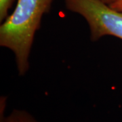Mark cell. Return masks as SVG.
I'll use <instances>...</instances> for the list:
<instances>
[{"instance_id":"obj_4","label":"cell","mask_w":122,"mask_h":122,"mask_svg":"<svg viewBox=\"0 0 122 122\" xmlns=\"http://www.w3.org/2000/svg\"><path fill=\"white\" fill-rule=\"evenodd\" d=\"M14 0H0V21L2 22L8 16V11L11 8Z\"/></svg>"},{"instance_id":"obj_3","label":"cell","mask_w":122,"mask_h":122,"mask_svg":"<svg viewBox=\"0 0 122 122\" xmlns=\"http://www.w3.org/2000/svg\"><path fill=\"white\" fill-rule=\"evenodd\" d=\"M0 122H39L25 110L14 109L8 116L1 114Z\"/></svg>"},{"instance_id":"obj_1","label":"cell","mask_w":122,"mask_h":122,"mask_svg":"<svg viewBox=\"0 0 122 122\" xmlns=\"http://www.w3.org/2000/svg\"><path fill=\"white\" fill-rule=\"evenodd\" d=\"M53 0H18L14 12L0 26V46L15 55L18 74H26L29 57L37 30Z\"/></svg>"},{"instance_id":"obj_5","label":"cell","mask_w":122,"mask_h":122,"mask_svg":"<svg viewBox=\"0 0 122 122\" xmlns=\"http://www.w3.org/2000/svg\"><path fill=\"white\" fill-rule=\"evenodd\" d=\"M109 5L115 10L122 12V0H114L113 2H112Z\"/></svg>"},{"instance_id":"obj_6","label":"cell","mask_w":122,"mask_h":122,"mask_svg":"<svg viewBox=\"0 0 122 122\" xmlns=\"http://www.w3.org/2000/svg\"><path fill=\"white\" fill-rule=\"evenodd\" d=\"M102 1H103V2H105V3H106L107 4H111L112 2H113L114 0H101Z\"/></svg>"},{"instance_id":"obj_2","label":"cell","mask_w":122,"mask_h":122,"mask_svg":"<svg viewBox=\"0 0 122 122\" xmlns=\"http://www.w3.org/2000/svg\"><path fill=\"white\" fill-rule=\"evenodd\" d=\"M66 8L86 20L92 41L106 35L122 39V12L101 0H65Z\"/></svg>"}]
</instances>
